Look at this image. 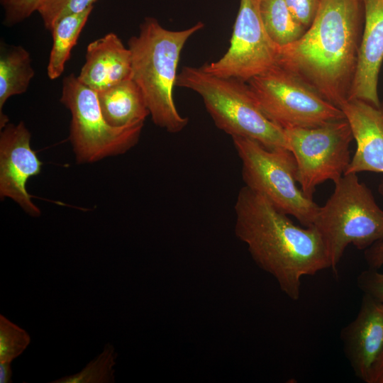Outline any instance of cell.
<instances>
[{"label":"cell","instance_id":"cell-1","mask_svg":"<svg viewBox=\"0 0 383 383\" xmlns=\"http://www.w3.org/2000/svg\"><path fill=\"white\" fill-rule=\"evenodd\" d=\"M235 234L257 265L271 274L289 299L301 296V279L331 268L323 241L313 226L300 227L264 196L247 187L234 205Z\"/></svg>","mask_w":383,"mask_h":383},{"label":"cell","instance_id":"cell-2","mask_svg":"<svg viewBox=\"0 0 383 383\" xmlns=\"http://www.w3.org/2000/svg\"><path fill=\"white\" fill-rule=\"evenodd\" d=\"M361 0H321L313 21L281 48L278 65L334 106L348 99L361 40Z\"/></svg>","mask_w":383,"mask_h":383},{"label":"cell","instance_id":"cell-3","mask_svg":"<svg viewBox=\"0 0 383 383\" xmlns=\"http://www.w3.org/2000/svg\"><path fill=\"white\" fill-rule=\"evenodd\" d=\"M204 27L199 21L187 29L171 30L155 18L146 17L138 34L128 40L131 78L141 89L154 123L170 133L182 131L188 124L189 118L177 109L173 91L182 50L189 38Z\"/></svg>","mask_w":383,"mask_h":383},{"label":"cell","instance_id":"cell-4","mask_svg":"<svg viewBox=\"0 0 383 383\" xmlns=\"http://www.w3.org/2000/svg\"><path fill=\"white\" fill-rule=\"evenodd\" d=\"M176 86L198 94L217 128L231 138L289 149L284 130L264 114L247 82L212 74L202 67L185 66L177 74Z\"/></svg>","mask_w":383,"mask_h":383},{"label":"cell","instance_id":"cell-5","mask_svg":"<svg viewBox=\"0 0 383 383\" xmlns=\"http://www.w3.org/2000/svg\"><path fill=\"white\" fill-rule=\"evenodd\" d=\"M312 224L326 248L334 274L345 249L365 250L383 240V210L356 173L343 174Z\"/></svg>","mask_w":383,"mask_h":383},{"label":"cell","instance_id":"cell-6","mask_svg":"<svg viewBox=\"0 0 383 383\" xmlns=\"http://www.w3.org/2000/svg\"><path fill=\"white\" fill-rule=\"evenodd\" d=\"M232 140L241 161L245 186L303 226H312L320 206L298 187L293 153L287 148H268L248 138Z\"/></svg>","mask_w":383,"mask_h":383},{"label":"cell","instance_id":"cell-7","mask_svg":"<svg viewBox=\"0 0 383 383\" xmlns=\"http://www.w3.org/2000/svg\"><path fill=\"white\" fill-rule=\"evenodd\" d=\"M60 102L71 113L69 140L79 164L123 154L138 142L144 123L113 127L105 120L97 92L70 74L62 80Z\"/></svg>","mask_w":383,"mask_h":383},{"label":"cell","instance_id":"cell-8","mask_svg":"<svg viewBox=\"0 0 383 383\" xmlns=\"http://www.w3.org/2000/svg\"><path fill=\"white\" fill-rule=\"evenodd\" d=\"M247 83L264 114L283 130L345 118L340 108L278 64Z\"/></svg>","mask_w":383,"mask_h":383},{"label":"cell","instance_id":"cell-9","mask_svg":"<svg viewBox=\"0 0 383 383\" xmlns=\"http://www.w3.org/2000/svg\"><path fill=\"white\" fill-rule=\"evenodd\" d=\"M284 132L296 162L297 183L307 198L313 199L319 184L328 180L335 182L344 174L351 161L350 145L354 140L346 118Z\"/></svg>","mask_w":383,"mask_h":383},{"label":"cell","instance_id":"cell-10","mask_svg":"<svg viewBox=\"0 0 383 383\" xmlns=\"http://www.w3.org/2000/svg\"><path fill=\"white\" fill-rule=\"evenodd\" d=\"M261 0H240L230 46L218 60L204 65L206 72L243 82L278 64L281 48L270 37L262 23Z\"/></svg>","mask_w":383,"mask_h":383},{"label":"cell","instance_id":"cell-11","mask_svg":"<svg viewBox=\"0 0 383 383\" xmlns=\"http://www.w3.org/2000/svg\"><path fill=\"white\" fill-rule=\"evenodd\" d=\"M0 133V197L10 198L28 215L41 212L32 201L26 186L30 177L41 172L42 162L30 147L31 135L23 121L8 123Z\"/></svg>","mask_w":383,"mask_h":383},{"label":"cell","instance_id":"cell-12","mask_svg":"<svg viewBox=\"0 0 383 383\" xmlns=\"http://www.w3.org/2000/svg\"><path fill=\"white\" fill-rule=\"evenodd\" d=\"M340 336L355 375L368 383L383 352V301L363 294L356 317L342 328Z\"/></svg>","mask_w":383,"mask_h":383},{"label":"cell","instance_id":"cell-13","mask_svg":"<svg viewBox=\"0 0 383 383\" xmlns=\"http://www.w3.org/2000/svg\"><path fill=\"white\" fill-rule=\"evenodd\" d=\"M365 23L348 99L380 107L377 84L383 61V0H361Z\"/></svg>","mask_w":383,"mask_h":383},{"label":"cell","instance_id":"cell-14","mask_svg":"<svg viewBox=\"0 0 383 383\" xmlns=\"http://www.w3.org/2000/svg\"><path fill=\"white\" fill-rule=\"evenodd\" d=\"M356 141V150L344 174L383 173V106L350 99L340 106Z\"/></svg>","mask_w":383,"mask_h":383},{"label":"cell","instance_id":"cell-15","mask_svg":"<svg viewBox=\"0 0 383 383\" xmlns=\"http://www.w3.org/2000/svg\"><path fill=\"white\" fill-rule=\"evenodd\" d=\"M85 60L77 79L96 92L131 78V52L113 33L91 42Z\"/></svg>","mask_w":383,"mask_h":383},{"label":"cell","instance_id":"cell-16","mask_svg":"<svg viewBox=\"0 0 383 383\" xmlns=\"http://www.w3.org/2000/svg\"><path fill=\"white\" fill-rule=\"evenodd\" d=\"M97 95L105 120L113 127L144 123L150 115L143 93L132 78L97 92Z\"/></svg>","mask_w":383,"mask_h":383},{"label":"cell","instance_id":"cell-17","mask_svg":"<svg viewBox=\"0 0 383 383\" xmlns=\"http://www.w3.org/2000/svg\"><path fill=\"white\" fill-rule=\"evenodd\" d=\"M30 53L21 45L1 43L0 48V128L9 118L2 113L6 101L12 96L22 94L34 77Z\"/></svg>","mask_w":383,"mask_h":383},{"label":"cell","instance_id":"cell-18","mask_svg":"<svg viewBox=\"0 0 383 383\" xmlns=\"http://www.w3.org/2000/svg\"><path fill=\"white\" fill-rule=\"evenodd\" d=\"M94 6L82 11L66 16L58 21L50 30L52 45L50 50L47 74L53 80L61 76L70 59L71 51L76 45Z\"/></svg>","mask_w":383,"mask_h":383},{"label":"cell","instance_id":"cell-19","mask_svg":"<svg viewBox=\"0 0 383 383\" xmlns=\"http://www.w3.org/2000/svg\"><path fill=\"white\" fill-rule=\"evenodd\" d=\"M260 10L266 31L280 48L296 41L306 30L293 16L284 0H261Z\"/></svg>","mask_w":383,"mask_h":383},{"label":"cell","instance_id":"cell-20","mask_svg":"<svg viewBox=\"0 0 383 383\" xmlns=\"http://www.w3.org/2000/svg\"><path fill=\"white\" fill-rule=\"evenodd\" d=\"M117 353L107 343L101 354L90 361L79 372L62 377L51 383H112L115 382L114 369Z\"/></svg>","mask_w":383,"mask_h":383},{"label":"cell","instance_id":"cell-21","mask_svg":"<svg viewBox=\"0 0 383 383\" xmlns=\"http://www.w3.org/2000/svg\"><path fill=\"white\" fill-rule=\"evenodd\" d=\"M30 343L29 334L2 314L0 315V362H11Z\"/></svg>","mask_w":383,"mask_h":383},{"label":"cell","instance_id":"cell-22","mask_svg":"<svg viewBox=\"0 0 383 383\" xmlns=\"http://www.w3.org/2000/svg\"><path fill=\"white\" fill-rule=\"evenodd\" d=\"M99 0H43L38 12L45 28L51 30L55 23L63 17L80 13Z\"/></svg>","mask_w":383,"mask_h":383},{"label":"cell","instance_id":"cell-23","mask_svg":"<svg viewBox=\"0 0 383 383\" xmlns=\"http://www.w3.org/2000/svg\"><path fill=\"white\" fill-rule=\"evenodd\" d=\"M43 0H0L4 9V24L15 26L37 11Z\"/></svg>","mask_w":383,"mask_h":383},{"label":"cell","instance_id":"cell-24","mask_svg":"<svg viewBox=\"0 0 383 383\" xmlns=\"http://www.w3.org/2000/svg\"><path fill=\"white\" fill-rule=\"evenodd\" d=\"M296 21L306 29L311 25L321 0H284Z\"/></svg>","mask_w":383,"mask_h":383},{"label":"cell","instance_id":"cell-25","mask_svg":"<svg viewBox=\"0 0 383 383\" xmlns=\"http://www.w3.org/2000/svg\"><path fill=\"white\" fill-rule=\"evenodd\" d=\"M357 285L363 294H369L383 301V273L368 268L357 277Z\"/></svg>","mask_w":383,"mask_h":383},{"label":"cell","instance_id":"cell-26","mask_svg":"<svg viewBox=\"0 0 383 383\" xmlns=\"http://www.w3.org/2000/svg\"><path fill=\"white\" fill-rule=\"evenodd\" d=\"M378 192L383 198V181L378 186ZM365 258L368 268L379 270L383 266V240L379 241L365 250Z\"/></svg>","mask_w":383,"mask_h":383},{"label":"cell","instance_id":"cell-27","mask_svg":"<svg viewBox=\"0 0 383 383\" xmlns=\"http://www.w3.org/2000/svg\"><path fill=\"white\" fill-rule=\"evenodd\" d=\"M368 383H383V352L372 370Z\"/></svg>","mask_w":383,"mask_h":383},{"label":"cell","instance_id":"cell-28","mask_svg":"<svg viewBox=\"0 0 383 383\" xmlns=\"http://www.w3.org/2000/svg\"><path fill=\"white\" fill-rule=\"evenodd\" d=\"M11 376L12 370L11 367V362H0V382H12Z\"/></svg>","mask_w":383,"mask_h":383},{"label":"cell","instance_id":"cell-29","mask_svg":"<svg viewBox=\"0 0 383 383\" xmlns=\"http://www.w3.org/2000/svg\"><path fill=\"white\" fill-rule=\"evenodd\" d=\"M381 103H382V106H383V101H382V102H381Z\"/></svg>","mask_w":383,"mask_h":383}]
</instances>
